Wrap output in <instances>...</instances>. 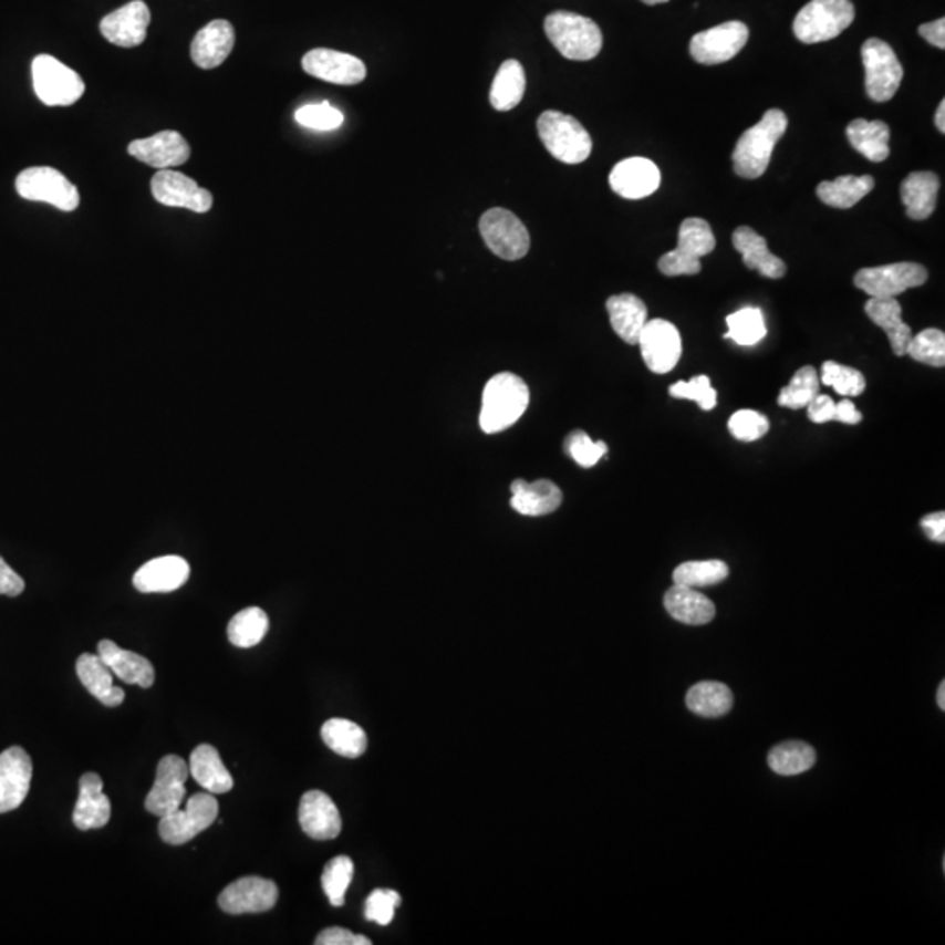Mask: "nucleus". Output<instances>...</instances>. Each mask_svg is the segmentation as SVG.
Returning <instances> with one entry per match:
<instances>
[{"label": "nucleus", "instance_id": "8fccbe9b", "mask_svg": "<svg viewBox=\"0 0 945 945\" xmlns=\"http://www.w3.org/2000/svg\"><path fill=\"white\" fill-rule=\"evenodd\" d=\"M564 450L577 465L592 468L606 456L608 445L604 442H594L585 432L578 429L565 438Z\"/></svg>", "mask_w": 945, "mask_h": 945}, {"label": "nucleus", "instance_id": "423d86ee", "mask_svg": "<svg viewBox=\"0 0 945 945\" xmlns=\"http://www.w3.org/2000/svg\"><path fill=\"white\" fill-rule=\"evenodd\" d=\"M219 802L212 793H195L186 802L185 811L176 809L159 818L158 833L170 845L188 844L206 832L218 820Z\"/></svg>", "mask_w": 945, "mask_h": 945}, {"label": "nucleus", "instance_id": "20e7f679", "mask_svg": "<svg viewBox=\"0 0 945 945\" xmlns=\"http://www.w3.org/2000/svg\"><path fill=\"white\" fill-rule=\"evenodd\" d=\"M538 134L547 152L562 164H582L592 153V137L585 126L561 111H544L538 120Z\"/></svg>", "mask_w": 945, "mask_h": 945}, {"label": "nucleus", "instance_id": "49530a36", "mask_svg": "<svg viewBox=\"0 0 945 945\" xmlns=\"http://www.w3.org/2000/svg\"><path fill=\"white\" fill-rule=\"evenodd\" d=\"M354 878V863L349 856H336L328 862L322 872V890L333 907H342L345 904V893L351 886Z\"/></svg>", "mask_w": 945, "mask_h": 945}, {"label": "nucleus", "instance_id": "f8f14e48", "mask_svg": "<svg viewBox=\"0 0 945 945\" xmlns=\"http://www.w3.org/2000/svg\"><path fill=\"white\" fill-rule=\"evenodd\" d=\"M637 345L650 372L657 375L673 372L682 357V335L678 328L665 319H652L646 322Z\"/></svg>", "mask_w": 945, "mask_h": 945}, {"label": "nucleus", "instance_id": "c03bdc74", "mask_svg": "<svg viewBox=\"0 0 945 945\" xmlns=\"http://www.w3.org/2000/svg\"><path fill=\"white\" fill-rule=\"evenodd\" d=\"M728 565L724 561H692L674 569V585L690 586V589H703V586L718 585L727 580Z\"/></svg>", "mask_w": 945, "mask_h": 945}, {"label": "nucleus", "instance_id": "052dcab7", "mask_svg": "<svg viewBox=\"0 0 945 945\" xmlns=\"http://www.w3.org/2000/svg\"><path fill=\"white\" fill-rule=\"evenodd\" d=\"M921 528L928 536L930 540L935 543H944L945 541V513L944 511H935V513L926 515L925 519L921 520Z\"/></svg>", "mask_w": 945, "mask_h": 945}, {"label": "nucleus", "instance_id": "bf43d9fd", "mask_svg": "<svg viewBox=\"0 0 945 945\" xmlns=\"http://www.w3.org/2000/svg\"><path fill=\"white\" fill-rule=\"evenodd\" d=\"M23 590H25L23 578L14 569L9 568L8 562L0 557V595L18 598L23 594Z\"/></svg>", "mask_w": 945, "mask_h": 945}, {"label": "nucleus", "instance_id": "79ce46f5", "mask_svg": "<svg viewBox=\"0 0 945 945\" xmlns=\"http://www.w3.org/2000/svg\"><path fill=\"white\" fill-rule=\"evenodd\" d=\"M728 333L725 339L733 340L740 347H754L766 339V319L760 309L745 307L727 318Z\"/></svg>", "mask_w": 945, "mask_h": 945}, {"label": "nucleus", "instance_id": "cd10ccee", "mask_svg": "<svg viewBox=\"0 0 945 945\" xmlns=\"http://www.w3.org/2000/svg\"><path fill=\"white\" fill-rule=\"evenodd\" d=\"M941 180L933 172H912L900 186L905 212L914 221H925L937 207Z\"/></svg>", "mask_w": 945, "mask_h": 945}, {"label": "nucleus", "instance_id": "5701e85b", "mask_svg": "<svg viewBox=\"0 0 945 945\" xmlns=\"http://www.w3.org/2000/svg\"><path fill=\"white\" fill-rule=\"evenodd\" d=\"M188 561L179 555H165L146 562L134 574V586L143 594H167L189 580Z\"/></svg>", "mask_w": 945, "mask_h": 945}, {"label": "nucleus", "instance_id": "a18cd8bd", "mask_svg": "<svg viewBox=\"0 0 945 945\" xmlns=\"http://www.w3.org/2000/svg\"><path fill=\"white\" fill-rule=\"evenodd\" d=\"M818 394H820V377H818V372L812 366H803V368L795 373L790 384L787 387H782L778 403L785 406V408L799 411V408H806Z\"/></svg>", "mask_w": 945, "mask_h": 945}, {"label": "nucleus", "instance_id": "393cba45", "mask_svg": "<svg viewBox=\"0 0 945 945\" xmlns=\"http://www.w3.org/2000/svg\"><path fill=\"white\" fill-rule=\"evenodd\" d=\"M104 782L95 772H86L80 779V797H77L76 808L72 814V821L77 829L95 830L102 829L111 820V802L107 795L102 791Z\"/></svg>", "mask_w": 945, "mask_h": 945}, {"label": "nucleus", "instance_id": "4be33fe9", "mask_svg": "<svg viewBox=\"0 0 945 945\" xmlns=\"http://www.w3.org/2000/svg\"><path fill=\"white\" fill-rule=\"evenodd\" d=\"M298 820L303 832L315 841H331L342 832L339 808L324 791L312 790L303 795Z\"/></svg>", "mask_w": 945, "mask_h": 945}, {"label": "nucleus", "instance_id": "2eb2a0df", "mask_svg": "<svg viewBox=\"0 0 945 945\" xmlns=\"http://www.w3.org/2000/svg\"><path fill=\"white\" fill-rule=\"evenodd\" d=\"M189 776V766L177 755L162 758L156 769V781L147 793V812L164 818L168 812L176 811L186 797L185 782Z\"/></svg>", "mask_w": 945, "mask_h": 945}, {"label": "nucleus", "instance_id": "f03ea898", "mask_svg": "<svg viewBox=\"0 0 945 945\" xmlns=\"http://www.w3.org/2000/svg\"><path fill=\"white\" fill-rule=\"evenodd\" d=\"M787 128V114L781 110H769L757 125L740 135L733 153L734 172L737 176L745 179H758L764 176L776 144Z\"/></svg>", "mask_w": 945, "mask_h": 945}, {"label": "nucleus", "instance_id": "c756f323", "mask_svg": "<svg viewBox=\"0 0 945 945\" xmlns=\"http://www.w3.org/2000/svg\"><path fill=\"white\" fill-rule=\"evenodd\" d=\"M76 673L84 688L96 700H101L107 707L122 706L123 700H125V692L120 686H114L113 671L105 665V662L98 655L83 653L77 658Z\"/></svg>", "mask_w": 945, "mask_h": 945}, {"label": "nucleus", "instance_id": "4d7b16f0", "mask_svg": "<svg viewBox=\"0 0 945 945\" xmlns=\"http://www.w3.org/2000/svg\"><path fill=\"white\" fill-rule=\"evenodd\" d=\"M315 944L318 945H372V941L370 938L363 937V935H354V933L349 932V930L340 928V926H333V928H326L324 932L319 933L318 938H315Z\"/></svg>", "mask_w": 945, "mask_h": 945}, {"label": "nucleus", "instance_id": "c85d7f7f", "mask_svg": "<svg viewBox=\"0 0 945 945\" xmlns=\"http://www.w3.org/2000/svg\"><path fill=\"white\" fill-rule=\"evenodd\" d=\"M733 243L742 256L746 267L757 270L767 279H781L787 273V264L772 255L767 247V240L749 227H740L734 231Z\"/></svg>", "mask_w": 945, "mask_h": 945}, {"label": "nucleus", "instance_id": "0eeeda50", "mask_svg": "<svg viewBox=\"0 0 945 945\" xmlns=\"http://www.w3.org/2000/svg\"><path fill=\"white\" fill-rule=\"evenodd\" d=\"M32 77L35 95L50 107H69L83 96L84 83L80 74L63 65L55 56H35Z\"/></svg>", "mask_w": 945, "mask_h": 945}, {"label": "nucleus", "instance_id": "e2e57ef3", "mask_svg": "<svg viewBox=\"0 0 945 945\" xmlns=\"http://www.w3.org/2000/svg\"><path fill=\"white\" fill-rule=\"evenodd\" d=\"M863 415L860 414L856 406H854L853 402L850 399H842L841 403H837L835 405V423L842 424H860L862 423Z\"/></svg>", "mask_w": 945, "mask_h": 945}, {"label": "nucleus", "instance_id": "4c0bfd02", "mask_svg": "<svg viewBox=\"0 0 945 945\" xmlns=\"http://www.w3.org/2000/svg\"><path fill=\"white\" fill-rule=\"evenodd\" d=\"M324 745L340 757L357 758L368 748V737L360 725L351 719L331 718L322 725Z\"/></svg>", "mask_w": 945, "mask_h": 945}, {"label": "nucleus", "instance_id": "a878e982", "mask_svg": "<svg viewBox=\"0 0 945 945\" xmlns=\"http://www.w3.org/2000/svg\"><path fill=\"white\" fill-rule=\"evenodd\" d=\"M98 657L113 671L114 676L141 688H152L155 683V667L138 653L128 652L117 646L114 641L102 640L98 643Z\"/></svg>", "mask_w": 945, "mask_h": 945}, {"label": "nucleus", "instance_id": "a19ab883", "mask_svg": "<svg viewBox=\"0 0 945 945\" xmlns=\"http://www.w3.org/2000/svg\"><path fill=\"white\" fill-rule=\"evenodd\" d=\"M268 627L270 622L261 608H246L230 620L228 640L239 648H252L267 636Z\"/></svg>", "mask_w": 945, "mask_h": 945}, {"label": "nucleus", "instance_id": "6e6d98bb", "mask_svg": "<svg viewBox=\"0 0 945 945\" xmlns=\"http://www.w3.org/2000/svg\"><path fill=\"white\" fill-rule=\"evenodd\" d=\"M658 270L667 277L697 276L703 270V264L700 260H692L674 249L658 260Z\"/></svg>", "mask_w": 945, "mask_h": 945}, {"label": "nucleus", "instance_id": "f704fd0d", "mask_svg": "<svg viewBox=\"0 0 945 945\" xmlns=\"http://www.w3.org/2000/svg\"><path fill=\"white\" fill-rule=\"evenodd\" d=\"M845 135L851 146L870 162L879 164L890 156V126L883 122H869L858 117L848 125Z\"/></svg>", "mask_w": 945, "mask_h": 945}, {"label": "nucleus", "instance_id": "39448f33", "mask_svg": "<svg viewBox=\"0 0 945 945\" xmlns=\"http://www.w3.org/2000/svg\"><path fill=\"white\" fill-rule=\"evenodd\" d=\"M854 14L851 0H811L795 18V38L806 44L832 41L853 23Z\"/></svg>", "mask_w": 945, "mask_h": 945}, {"label": "nucleus", "instance_id": "0e129e2a", "mask_svg": "<svg viewBox=\"0 0 945 945\" xmlns=\"http://www.w3.org/2000/svg\"><path fill=\"white\" fill-rule=\"evenodd\" d=\"M935 125H937L938 131L944 134L945 132V102L942 101L941 105H938L937 114H935Z\"/></svg>", "mask_w": 945, "mask_h": 945}, {"label": "nucleus", "instance_id": "58836bf2", "mask_svg": "<svg viewBox=\"0 0 945 945\" xmlns=\"http://www.w3.org/2000/svg\"><path fill=\"white\" fill-rule=\"evenodd\" d=\"M686 706L695 715L718 718L733 709L734 694L724 683L700 682L686 694Z\"/></svg>", "mask_w": 945, "mask_h": 945}, {"label": "nucleus", "instance_id": "b1692460", "mask_svg": "<svg viewBox=\"0 0 945 945\" xmlns=\"http://www.w3.org/2000/svg\"><path fill=\"white\" fill-rule=\"evenodd\" d=\"M235 29L230 21L214 20L198 30L191 42V59L200 69H216L231 55Z\"/></svg>", "mask_w": 945, "mask_h": 945}, {"label": "nucleus", "instance_id": "de8ad7c7", "mask_svg": "<svg viewBox=\"0 0 945 945\" xmlns=\"http://www.w3.org/2000/svg\"><path fill=\"white\" fill-rule=\"evenodd\" d=\"M905 354H908L917 363L942 368L945 364L944 331L935 330V328L921 331L916 336H912Z\"/></svg>", "mask_w": 945, "mask_h": 945}, {"label": "nucleus", "instance_id": "9b49d317", "mask_svg": "<svg viewBox=\"0 0 945 945\" xmlns=\"http://www.w3.org/2000/svg\"><path fill=\"white\" fill-rule=\"evenodd\" d=\"M928 281V270L920 263H893L884 267L862 268L854 276V285L870 298H896L908 289L920 288Z\"/></svg>", "mask_w": 945, "mask_h": 945}, {"label": "nucleus", "instance_id": "6e6552de", "mask_svg": "<svg viewBox=\"0 0 945 945\" xmlns=\"http://www.w3.org/2000/svg\"><path fill=\"white\" fill-rule=\"evenodd\" d=\"M481 239L501 260H522L531 249V235L513 212L507 209L487 210L480 218Z\"/></svg>", "mask_w": 945, "mask_h": 945}, {"label": "nucleus", "instance_id": "3c124183", "mask_svg": "<svg viewBox=\"0 0 945 945\" xmlns=\"http://www.w3.org/2000/svg\"><path fill=\"white\" fill-rule=\"evenodd\" d=\"M669 394L676 399H692L706 412L713 411L718 402V394L706 375H697L688 382H676L671 385Z\"/></svg>", "mask_w": 945, "mask_h": 945}, {"label": "nucleus", "instance_id": "ddd939ff", "mask_svg": "<svg viewBox=\"0 0 945 945\" xmlns=\"http://www.w3.org/2000/svg\"><path fill=\"white\" fill-rule=\"evenodd\" d=\"M749 30L742 21H727L703 30L690 41L692 59L703 65H718L739 55L748 42Z\"/></svg>", "mask_w": 945, "mask_h": 945}, {"label": "nucleus", "instance_id": "bb28decb", "mask_svg": "<svg viewBox=\"0 0 945 945\" xmlns=\"http://www.w3.org/2000/svg\"><path fill=\"white\" fill-rule=\"evenodd\" d=\"M511 494V508L526 517L549 515L562 505L561 489L550 480H515Z\"/></svg>", "mask_w": 945, "mask_h": 945}, {"label": "nucleus", "instance_id": "6ab92c4d", "mask_svg": "<svg viewBox=\"0 0 945 945\" xmlns=\"http://www.w3.org/2000/svg\"><path fill=\"white\" fill-rule=\"evenodd\" d=\"M152 11L143 0H134L102 18L101 32L114 46L135 48L146 41Z\"/></svg>", "mask_w": 945, "mask_h": 945}, {"label": "nucleus", "instance_id": "c9c22d12", "mask_svg": "<svg viewBox=\"0 0 945 945\" xmlns=\"http://www.w3.org/2000/svg\"><path fill=\"white\" fill-rule=\"evenodd\" d=\"M526 93V71L522 63L517 60H507L496 72L492 86H490V104L494 110L511 111L522 102Z\"/></svg>", "mask_w": 945, "mask_h": 945}, {"label": "nucleus", "instance_id": "680f3d73", "mask_svg": "<svg viewBox=\"0 0 945 945\" xmlns=\"http://www.w3.org/2000/svg\"><path fill=\"white\" fill-rule=\"evenodd\" d=\"M920 35L923 39L932 44V46L938 48V50H944L945 48V20L944 18H938V20L930 21V23H925V25L920 27Z\"/></svg>", "mask_w": 945, "mask_h": 945}, {"label": "nucleus", "instance_id": "7ed1b4c3", "mask_svg": "<svg viewBox=\"0 0 945 945\" xmlns=\"http://www.w3.org/2000/svg\"><path fill=\"white\" fill-rule=\"evenodd\" d=\"M544 32L564 59L586 62L603 50V32L598 23L582 14L555 11L544 20Z\"/></svg>", "mask_w": 945, "mask_h": 945}, {"label": "nucleus", "instance_id": "f257e3e1", "mask_svg": "<svg viewBox=\"0 0 945 945\" xmlns=\"http://www.w3.org/2000/svg\"><path fill=\"white\" fill-rule=\"evenodd\" d=\"M529 402L531 393L519 375L508 372L494 375L481 396V432L494 435L513 426L528 411Z\"/></svg>", "mask_w": 945, "mask_h": 945}, {"label": "nucleus", "instance_id": "dca6fc26", "mask_svg": "<svg viewBox=\"0 0 945 945\" xmlns=\"http://www.w3.org/2000/svg\"><path fill=\"white\" fill-rule=\"evenodd\" d=\"M279 900L277 884L270 879L249 878L237 879L228 884L219 895L218 904L221 911L240 916V914H260L276 907Z\"/></svg>", "mask_w": 945, "mask_h": 945}, {"label": "nucleus", "instance_id": "f3484780", "mask_svg": "<svg viewBox=\"0 0 945 945\" xmlns=\"http://www.w3.org/2000/svg\"><path fill=\"white\" fill-rule=\"evenodd\" d=\"M302 68L312 77L328 81V83L345 84V86L363 83L366 77V65L363 60L342 51L328 50V48L310 50L303 56Z\"/></svg>", "mask_w": 945, "mask_h": 945}, {"label": "nucleus", "instance_id": "e433bc0d", "mask_svg": "<svg viewBox=\"0 0 945 945\" xmlns=\"http://www.w3.org/2000/svg\"><path fill=\"white\" fill-rule=\"evenodd\" d=\"M872 176H841L835 180H824L816 195L823 204L835 209H851L874 189Z\"/></svg>", "mask_w": 945, "mask_h": 945}, {"label": "nucleus", "instance_id": "1a4fd4ad", "mask_svg": "<svg viewBox=\"0 0 945 945\" xmlns=\"http://www.w3.org/2000/svg\"><path fill=\"white\" fill-rule=\"evenodd\" d=\"M865 90L870 101L887 102L896 95L904 80V68L895 51L881 39H869L862 46Z\"/></svg>", "mask_w": 945, "mask_h": 945}, {"label": "nucleus", "instance_id": "ea45409f", "mask_svg": "<svg viewBox=\"0 0 945 945\" xmlns=\"http://www.w3.org/2000/svg\"><path fill=\"white\" fill-rule=\"evenodd\" d=\"M770 770H775L779 776H797L808 772L816 764V751L811 745L803 740H787L776 748L770 749L769 757Z\"/></svg>", "mask_w": 945, "mask_h": 945}, {"label": "nucleus", "instance_id": "7c9ffc66", "mask_svg": "<svg viewBox=\"0 0 945 945\" xmlns=\"http://www.w3.org/2000/svg\"><path fill=\"white\" fill-rule=\"evenodd\" d=\"M664 606L674 620L686 625H706L716 615V606L712 603V599L690 586L674 585L673 589L667 590Z\"/></svg>", "mask_w": 945, "mask_h": 945}, {"label": "nucleus", "instance_id": "603ef678", "mask_svg": "<svg viewBox=\"0 0 945 945\" xmlns=\"http://www.w3.org/2000/svg\"><path fill=\"white\" fill-rule=\"evenodd\" d=\"M294 117L305 128L321 132L336 131L343 123V114L328 102L303 105L297 111Z\"/></svg>", "mask_w": 945, "mask_h": 945}, {"label": "nucleus", "instance_id": "864d4df0", "mask_svg": "<svg viewBox=\"0 0 945 945\" xmlns=\"http://www.w3.org/2000/svg\"><path fill=\"white\" fill-rule=\"evenodd\" d=\"M728 429L739 442H757L769 432V420L758 412L739 411L728 420Z\"/></svg>", "mask_w": 945, "mask_h": 945}, {"label": "nucleus", "instance_id": "13d9d810", "mask_svg": "<svg viewBox=\"0 0 945 945\" xmlns=\"http://www.w3.org/2000/svg\"><path fill=\"white\" fill-rule=\"evenodd\" d=\"M835 405L837 403L833 402L832 397L820 393L806 408H808V415L812 423L824 424L835 420Z\"/></svg>", "mask_w": 945, "mask_h": 945}, {"label": "nucleus", "instance_id": "5fc2aeb1", "mask_svg": "<svg viewBox=\"0 0 945 945\" xmlns=\"http://www.w3.org/2000/svg\"><path fill=\"white\" fill-rule=\"evenodd\" d=\"M399 904H402V896L397 891L375 890L366 900L364 917L381 926L390 925Z\"/></svg>", "mask_w": 945, "mask_h": 945}, {"label": "nucleus", "instance_id": "9d476101", "mask_svg": "<svg viewBox=\"0 0 945 945\" xmlns=\"http://www.w3.org/2000/svg\"><path fill=\"white\" fill-rule=\"evenodd\" d=\"M17 191L21 198L30 201H44L63 212H72L80 207V191L62 172L51 167H32L17 177Z\"/></svg>", "mask_w": 945, "mask_h": 945}, {"label": "nucleus", "instance_id": "412c9836", "mask_svg": "<svg viewBox=\"0 0 945 945\" xmlns=\"http://www.w3.org/2000/svg\"><path fill=\"white\" fill-rule=\"evenodd\" d=\"M661 170L652 159L634 158L622 159L610 174V186L619 197L627 200H641L657 191L661 186Z\"/></svg>", "mask_w": 945, "mask_h": 945}, {"label": "nucleus", "instance_id": "2f4dec72", "mask_svg": "<svg viewBox=\"0 0 945 945\" xmlns=\"http://www.w3.org/2000/svg\"><path fill=\"white\" fill-rule=\"evenodd\" d=\"M611 328L620 339L631 345H637L641 331L648 322V309L636 294L624 293L611 297L606 302Z\"/></svg>", "mask_w": 945, "mask_h": 945}, {"label": "nucleus", "instance_id": "72a5a7b5", "mask_svg": "<svg viewBox=\"0 0 945 945\" xmlns=\"http://www.w3.org/2000/svg\"><path fill=\"white\" fill-rule=\"evenodd\" d=\"M865 312L870 321L886 331L893 354L905 356L912 330L902 319V307L896 302V298H870L865 303Z\"/></svg>", "mask_w": 945, "mask_h": 945}, {"label": "nucleus", "instance_id": "338daca9", "mask_svg": "<svg viewBox=\"0 0 945 945\" xmlns=\"http://www.w3.org/2000/svg\"><path fill=\"white\" fill-rule=\"evenodd\" d=\"M641 2H644V4L648 6H657L665 4V2H669V0H641Z\"/></svg>", "mask_w": 945, "mask_h": 945}, {"label": "nucleus", "instance_id": "09e8293b", "mask_svg": "<svg viewBox=\"0 0 945 945\" xmlns=\"http://www.w3.org/2000/svg\"><path fill=\"white\" fill-rule=\"evenodd\" d=\"M820 382L832 387L841 396H860L866 387L862 373L835 361H827L823 364Z\"/></svg>", "mask_w": 945, "mask_h": 945}, {"label": "nucleus", "instance_id": "4468645a", "mask_svg": "<svg viewBox=\"0 0 945 945\" xmlns=\"http://www.w3.org/2000/svg\"><path fill=\"white\" fill-rule=\"evenodd\" d=\"M152 193L155 200L165 207H183L197 214L212 209V193L172 168L156 172L152 179Z\"/></svg>", "mask_w": 945, "mask_h": 945}, {"label": "nucleus", "instance_id": "a211bd4d", "mask_svg": "<svg viewBox=\"0 0 945 945\" xmlns=\"http://www.w3.org/2000/svg\"><path fill=\"white\" fill-rule=\"evenodd\" d=\"M32 772V760L20 746L0 754V814L14 811L25 802Z\"/></svg>", "mask_w": 945, "mask_h": 945}, {"label": "nucleus", "instance_id": "473e14b6", "mask_svg": "<svg viewBox=\"0 0 945 945\" xmlns=\"http://www.w3.org/2000/svg\"><path fill=\"white\" fill-rule=\"evenodd\" d=\"M189 775L209 793L221 795L233 790L230 770L222 764L221 755L214 746L200 745L193 749Z\"/></svg>", "mask_w": 945, "mask_h": 945}, {"label": "nucleus", "instance_id": "69168bd1", "mask_svg": "<svg viewBox=\"0 0 945 945\" xmlns=\"http://www.w3.org/2000/svg\"><path fill=\"white\" fill-rule=\"evenodd\" d=\"M937 704L941 709H945V683L942 682L937 692Z\"/></svg>", "mask_w": 945, "mask_h": 945}, {"label": "nucleus", "instance_id": "37998d69", "mask_svg": "<svg viewBox=\"0 0 945 945\" xmlns=\"http://www.w3.org/2000/svg\"><path fill=\"white\" fill-rule=\"evenodd\" d=\"M716 239L712 225L706 219L688 218L682 222L676 251L688 256L692 260H700L703 256L715 251Z\"/></svg>", "mask_w": 945, "mask_h": 945}, {"label": "nucleus", "instance_id": "aec40b11", "mask_svg": "<svg viewBox=\"0 0 945 945\" xmlns=\"http://www.w3.org/2000/svg\"><path fill=\"white\" fill-rule=\"evenodd\" d=\"M128 153L149 167L167 170L185 165L191 156V147L179 132L165 131L153 137L134 141L128 146Z\"/></svg>", "mask_w": 945, "mask_h": 945}]
</instances>
